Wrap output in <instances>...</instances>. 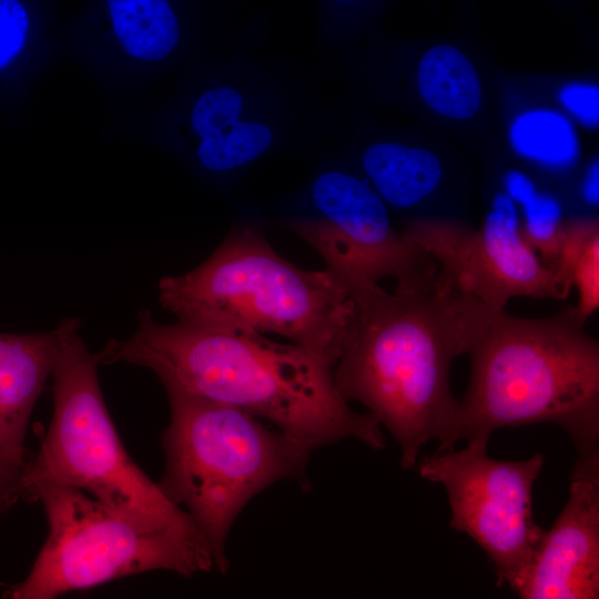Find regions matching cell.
<instances>
[{"mask_svg":"<svg viewBox=\"0 0 599 599\" xmlns=\"http://www.w3.org/2000/svg\"><path fill=\"white\" fill-rule=\"evenodd\" d=\"M126 339L110 341L99 364L152 370L165 390L230 405L264 419L313 450L354 438L384 448L382 426L341 395L334 366L315 352L263 334L176 321L162 324L146 308Z\"/></svg>","mask_w":599,"mask_h":599,"instance_id":"1","label":"cell"},{"mask_svg":"<svg viewBox=\"0 0 599 599\" xmlns=\"http://www.w3.org/2000/svg\"><path fill=\"white\" fill-rule=\"evenodd\" d=\"M349 294L336 386L392 434L400 467L410 470L429 440L438 441L436 451L451 448L458 400L449 387L450 366L468 353L493 308L438 285L393 293L375 285Z\"/></svg>","mask_w":599,"mask_h":599,"instance_id":"2","label":"cell"},{"mask_svg":"<svg viewBox=\"0 0 599 599\" xmlns=\"http://www.w3.org/2000/svg\"><path fill=\"white\" fill-rule=\"evenodd\" d=\"M585 324L572 305L541 318L493 309L467 353L470 378L451 447L502 427L550 423L578 456L599 450V344Z\"/></svg>","mask_w":599,"mask_h":599,"instance_id":"3","label":"cell"},{"mask_svg":"<svg viewBox=\"0 0 599 599\" xmlns=\"http://www.w3.org/2000/svg\"><path fill=\"white\" fill-rule=\"evenodd\" d=\"M159 302L177 321L276 334L335 366L353 309L329 271H306L282 257L254 229L230 235L193 271L165 276Z\"/></svg>","mask_w":599,"mask_h":599,"instance_id":"4","label":"cell"},{"mask_svg":"<svg viewBox=\"0 0 599 599\" xmlns=\"http://www.w3.org/2000/svg\"><path fill=\"white\" fill-rule=\"evenodd\" d=\"M166 393L171 420L162 435L165 467L158 485L189 514L214 568L225 572L226 539L241 510L277 480L295 479L308 488L314 450L236 407Z\"/></svg>","mask_w":599,"mask_h":599,"instance_id":"5","label":"cell"},{"mask_svg":"<svg viewBox=\"0 0 599 599\" xmlns=\"http://www.w3.org/2000/svg\"><path fill=\"white\" fill-rule=\"evenodd\" d=\"M57 327L53 414L39 451L23 470L20 499L42 483L65 485L145 528L205 542L189 514L124 449L100 388L97 354L83 343L79 321L65 318Z\"/></svg>","mask_w":599,"mask_h":599,"instance_id":"6","label":"cell"},{"mask_svg":"<svg viewBox=\"0 0 599 599\" xmlns=\"http://www.w3.org/2000/svg\"><path fill=\"white\" fill-rule=\"evenodd\" d=\"M337 128L328 101L296 65L235 49L189 99L177 135L202 171L236 185L260 161Z\"/></svg>","mask_w":599,"mask_h":599,"instance_id":"7","label":"cell"},{"mask_svg":"<svg viewBox=\"0 0 599 599\" xmlns=\"http://www.w3.org/2000/svg\"><path fill=\"white\" fill-rule=\"evenodd\" d=\"M23 499L43 505L48 536L29 575L6 592L8 598L53 599L151 570L191 577L214 568L205 542L145 528L78 488L42 483Z\"/></svg>","mask_w":599,"mask_h":599,"instance_id":"8","label":"cell"},{"mask_svg":"<svg viewBox=\"0 0 599 599\" xmlns=\"http://www.w3.org/2000/svg\"><path fill=\"white\" fill-rule=\"evenodd\" d=\"M286 227L309 244L349 292L396 280L398 290L432 291L438 266L398 232L369 182L325 153L308 183L287 202Z\"/></svg>","mask_w":599,"mask_h":599,"instance_id":"9","label":"cell"},{"mask_svg":"<svg viewBox=\"0 0 599 599\" xmlns=\"http://www.w3.org/2000/svg\"><path fill=\"white\" fill-rule=\"evenodd\" d=\"M488 440H467L425 456L418 475L445 487L449 525L470 537L494 566L498 586L517 591L522 583L545 530L532 512V489L545 464L537 453L521 460H501L487 453Z\"/></svg>","mask_w":599,"mask_h":599,"instance_id":"10","label":"cell"},{"mask_svg":"<svg viewBox=\"0 0 599 599\" xmlns=\"http://www.w3.org/2000/svg\"><path fill=\"white\" fill-rule=\"evenodd\" d=\"M428 252L438 272L435 285L470 295L493 309L516 296L564 300L554 272L521 234L517 204L494 197L480 229L444 220H416L403 230Z\"/></svg>","mask_w":599,"mask_h":599,"instance_id":"11","label":"cell"},{"mask_svg":"<svg viewBox=\"0 0 599 599\" xmlns=\"http://www.w3.org/2000/svg\"><path fill=\"white\" fill-rule=\"evenodd\" d=\"M516 592L521 599L599 597V450L578 456L568 500Z\"/></svg>","mask_w":599,"mask_h":599,"instance_id":"12","label":"cell"},{"mask_svg":"<svg viewBox=\"0 0 599 599\" xmlns=\"http://www.w3.org/2000/svg\"><path fill=\"white\" fill-rule=\"evenodd\" d=\"M58 346V327L34 334L0 333V518L20 499L29 461L24 439Z\"/></svg>","mask_w":599,"mask_h":599,"instance_id":"13","label":"cell"},{"mask_svg":"<svg viewBox=\"0 0 599 599\" xmlns=\"http://www.w3.org/2000/svg\"><path fill=\"white\" fill-rule=\"evenodd\" d=\"M358 164L365 179L386 204L413 207L435 192L443 164L434 152L394 139H374L363 145Z\"/></svg>","mask_w":599,"mask_h":599,"instance_id":"14","label":"cell"},{"mask_svg":"<svg viewBox=\"0 0 599 599\" xmlns=\"http://www.w3.org/2000/svg\"><path fill=\"white\" fill-rule=\"evenodd\" d=\"M415 81L423 102L440 116L469 120L479 111V74L456 47L438 44L425 51L418 60Z\"/></svg>","mask_w":599,"mask_h":599,"instance_id":"15","label":"cell"},{"mask_svg":"<svg viewBox=\"0 0 599 599\" xmlns=\"http://www.w3.org/2000/svg\"><path fill=\"white\" fill-rule=\"evenodd\" d=\"M114 33L132 57L150 62L179 49L182 30L167 0H108Z\"/></svg>","mask_w":599,"mask_h":599,"instance_id":"16","label":"cell"},{"mask_svg":"<svg viewBox=\"0 0 599 599\" xmlns=\"http://www.w3.org/2000/svg\"><path fill=\"white\" fill-rule=\"evenodd\" d=\"M508 141L518 156L548 170L570 169L580 158V139L573 121L552 108L518 113L509 125Z\"/></svg>","mask_w":599,"mask_h":599,"instance_id":"17","label":"cell"},{"mask_svg":"<svg viewBox=\"0 0 599 599\" xmlns=\"http://www.w3.org/2000/svg\"><path fill=\"white\" fill-rule=\"evenodd\" d=\"M566 298L570 288L578 291L576 308L587 321L599 307V224L597 220L565 222V236L552 270Z\"/></svg>","mask_w":599,"mask_h":599,"instance_id":"18","label":"cell"},{"mask_svg":"<svg viewBox=\"0 0 599 599\" xmlns=\"http://www.w3.org/2000/svg\"><path fill=\"white\" fill-rule=\"evenodd\" d=\"M520 230L526 242L554 270L565 236L560 203L551 195L538 193L522 205Z\"/></svg>","mask_w":599,"mask_h":599,"instance_id":"19","label":"cell"},{"mask_svg":"<svg viewBox=\"0 0 599 599\" xmlns=\"http://www.w3.org/2000/svg\"><path fill=\"white\" fill-rule=\"evenodd\" d=\"M29 24V14L21 0H0V72L21 53Z\"/></svg>","mask_w":599,"mask_h":599,"instance_id":"20","label":"cell"},{"mask_svg":"<svg viewBox=\"0 0 599 599\" xmlns=\"http://www.w3.org/2000/svg\"><path fill=\"white\" fill-rule=\"evenodd\" d=\"M557 99L565 113L581 126L599 125V87L587 81H570L558 91Z\"/></svg>","mask_w":599,"mask_h":599,"instance_id":"21","label":"cell"},{"mask_svg":"<svg viewBox=\"0 0 599 599\" xmlns=\"http://www.w3.org/2000/svg\"><path fill=\"white\" fill-rule=\"evenodd\" d=\"M504 193L521 206L537 194L532 180L518 170L507 172L504 179Z\"/></svg>","mask_w":599,"mask_h":599,"instance_id":"22","label":"cell"},{"mask_svg":"<svg viewBox=\"0 0 599 599\" xmlns=\"http://www.w3.org/2000/svg\"><path fill=\"white\" fill-rule=\"evenodd\" d=\"M582 195L587 203L597 205L599 201V162L595 159L585 174Z\"/></svg>","mask_w":599,"mask_h":599,"instance_id":"23","label":"cell"},{"mask_svg":"<svg viewBox=\"0 0 599 599\" xmlns=\"http://www.w3.org/2000/svg\"><path fill=\"white\" fill-rule=\"evenodd\" d=\"M332 2L334 3H337V4H351V3H355L359 0H331Z\"/></svg>","mask_w":599,"mask_h":599,"instance_id":"24","label":"cell"}]
</instances>
